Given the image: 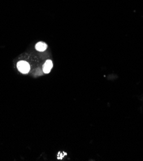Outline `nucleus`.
Returning a JSON list of instances; mask_svg holds the SVG:
<instances>
[{
  "instance_id": "f03ea898",
  "label": "nucleus",
  "mask_w": 143,
  "mask_h": 161,
  "mask_svg": "<svg viewBox=\"0 0 143 161\" xmlns=\"http://www.w3.org/2000/svg\"><path fill=\"white\" fill-rule=\"evenodd\" d=\"M52 67H53L52 61H50V60H47V61L45 62L43 66V72L46 73V74H48V73H49L50 71L52 70Z\"/></svg>"
},
{
  "instance_id": "7ed1b4c3",
  "label": "nucleus",
  "mask_w": 143,
  "mask_h": 161,
  "mask_svg": "<svg viewBox=\"0 0 143 161\" xmlns=\"http://www.w3.org/2000/svg\"><path fill=\"white\" fill-rule=\"evenodd\" d=\"M35 47L38 52H44L47 49V44L43 42H39L36 44Z\"/></svg>"
},
{
  "instance_id": "f257e3e1",
  "label": "nucleus",
  "mask_w": 143,
  "mask_h": 161,
  "mask_svg": "<svg viewBox=\"0 0 143 161\" xmlns=\"http://www.w3.org/2000/svg\"><path fill=\"white\" fill-rule=\"evenodd\" d=\"M17 67L18 69V70H19L21 73H22L23 74H26V73H28L30 69L29 64L27 62L23 61H21L17 62Z\"/></svg>"
}]
</instances>
